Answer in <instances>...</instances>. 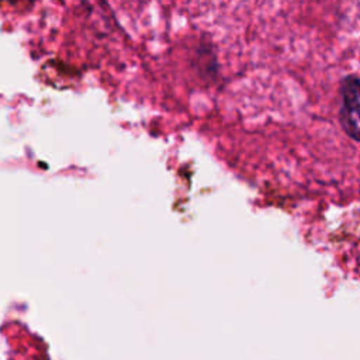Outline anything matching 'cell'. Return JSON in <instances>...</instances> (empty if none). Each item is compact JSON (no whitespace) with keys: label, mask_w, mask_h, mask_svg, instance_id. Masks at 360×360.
Returning <instances> with one entry per match:
<instances>
[{"label":"cell","mask_w":360,"mask_h":360,"mask_svg":"<svg viewBox=\"0 0 360 360\" xmlns=\"http://www.w3.org/2000/svg\"><path fill=\"white\" fill-rule=\"evenodd\" d=\"M340 125L352 139L360 142V76L345 77L340 84Z\"/></svg>","instance_id":"6da1fadb"}]
</instances>
